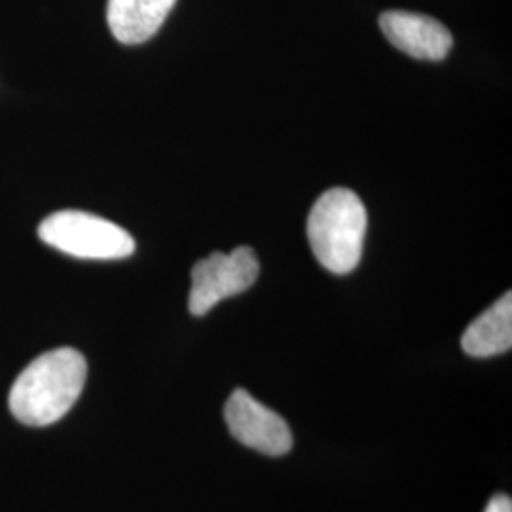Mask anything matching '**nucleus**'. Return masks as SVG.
<instances>
[{"instance_id":"1","label":"nucleus","mask_w":512,"mask_h":512,"mask_svg":"<svg viewBox=\"0 0 512 512\" xmlns=\"http://www.w3.org/2000/svg\"><path fill=\"white\" fill-rule=\"evenodd\" d=\"M88 365L80 351L52 349L27 366L10 389V412L31 427L61 420L80 399Z\"/></svg>"},{"instance_id":"2","label":"nucleus","mask_w":512,"mask_h":512,"mask_svg":"<svg viewBox=\"0 0 512 512\" xmlns=\"http://www.w3.org/2000/svg\"><path fill=\"white\" fill-rule=\"evenodd\" d=\"M365 203L348 188H330L311 207L308 239L319 264L332 274L353 272L365 247Z\"/></svg>"},{"instance_id":"3","label":"nucleus","mask_w":512,"mask_h":512,"mask_svg":"<svg viewBox=\"0 0 512 512\" xmlns=\"http://www.w3.org/2000/svg\"><path fill=\"white\" fill-rule=\"evenodd\" d=\"M38 238L65 255L84 260H120L135 253V239L122 226L73 209L42 220Z\"/></svg>"},{"instance_id":"4","label":"nucleus","mask_w":512,"mask_h":512,"mask_svg":"<svg viewBox=\"0 0 512 512\" xmlns=\"http://www.w3.org/2000/svg\"><path fill=\"white\" fill-rule=\"evenodd\" d=\"M260 264L251 247H238L230 255L215 251L192 268L188 308L192 315H205L220 300L245 293L255 285Z\"/></svg>"},{"instance_id":"5","label":"nucleus","mask_w":512,"mask_h":512,"mask_svg":"<svg viewBox=\"0 0 512 512\" xmlns=\"http://www.w3.org/2000/svg\"><path fill=\"white\" fill-rule=\"evenodd\" d=\"M234 439L266 456H285L293 448V433L279 414L258 403L245 389H236L224 408Z\"/></svg>"},{"instance_id":"6","label":"nucleus","mask_w":512,"mask_h":512,"mask_svg":"<svg viewBox=\"0 0 512 512\" xmlns=\"http://www.w3.org/2000/svg\"><path fill=\"white\" fill-rule=\"evenodd\" d=\"M380 29L395 48L416 59L440 61L454 44L452 33L439 19L414 12L389 10L380 18Z\"/></svg>"},{"instance_id":"7","label":"nucleus","mask_w":512,"mask_h":512,"mask_svg":"<svg viewBox=\"0 0 512 512\" xmlns=\"http://www.w3.org/2000/svg\"><path fill=\"white\" fill-rule=\"evenodd\" d=\"M177 0H109L110 33L122 44H141L154 37Z\"/></svg>"},{"instance_id":"8","label":"nucleus","mask_w":512,"mask_h":512,"mask_svg":"<svg viewBox=\"0 0 512 512\" xmlns=\"http://www.w3.org/2000/svg\"><path fill=\"white\" fill-rule=\"evenodd\" d=\"M463 351L471 357H494L512 346V294L505 293L492 308L475 319L461 338Z\"/></svg>"},{"instance_id":"9","label":"nucleus","mask_w":512,"mask_h":512,"mask_svg":"<svg viewBox=\"0 0 512 512\" xmlns=\"http://www.w3.org/2000/svg\"><path fill=\"white\" fill-rule=\"evenodd\" d=\"M486 512H512V501L509 495H495L488 503Z\"/></svg>"}]
</instances>
